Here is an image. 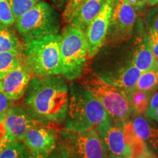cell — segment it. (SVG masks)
I'll use <instances>...</instances> for the list:
<instances>
[{"instance_id":"1","label":"cell","mask_w":158,"mask_h":158,"mask_svg":"<svg viewBox=\"0 0 158 158\" xmlns=\"http://www.w3.org/2000/svg\"><path fill=\"white\" fill-rule=\"evenodd\" d=\"M23 101L36 117L47 124L64 121L69 105V86L60 76L34 77L26 89Z\"/></svg>"},{"instance_id":"2","label":"cell","mask_w":158,"mask_h":158,"mask_svg":"<svg viewBox=\"0 0 158 158\" xmlns=\"http://www.w3.org/2000/svg\"><path fill=\"white\" fill-rule=\"evenodd\" d=\"M64 130L81 133L96 128L109 117L103 106L83 84L71 83Z\"/></svg>"},{"instance_id":"3","label":"cell","mask_w":158,"mask_h":158,"mask_svg":"<svg viewBox=\"0 0 158 158\" xmlns=\"http://www.w3.org/2000/svg\"><path fill=\"white\" fill-rule=\"evenodd\" d=\"M61 34H52L23 43V62L32 77L62 76Z\"/></svg>"},{"instance_id":"4","label":"cell","mask_w":158,"mask_h":158,"mask_svg":"<svg viewBox=\"0 0 158 158\" xmlns=\"http://www.w3.org/2000/svg\"><path fill=\"white\" fill-rule=\"evenodd\" d=\"M15 24L20 40L24 43L59 33L61 17L54 6L43 0L21 15Z\"/></svg>"},{"instance_id":"5","label":"cell","mask_w":158,"mask_h":158,"mask_svg":"<svg viewBox=\"0 0 158 158\" xmlns=\"http://www.w3.org/2000/svg\"><path fill=\"white\" fill-rule=\"evenodd\" d=\"M85 34L68 23L61 34L60 61L62 76L74 81L81 76L87 60Z\"/></svg>"},{"instance_id":"6","label":"cell","mask_w":158,"mask_h":158,"mask_svg":"<svg viewBox=\"0 0 158 158\" xmlns=\"http://www.w3.org/2000/svg\"><path fill=\"white\" fill-rule=\"evenodd\" d=\"M82 84L101 103L114 121L127 122L133 111L125 92L97 74L89 75Z\"/></svg>"},{"instance_id":"7","label":"cell","mask_w":158,"mask_h":158,"mask_svg":"<svg viewBox=\"0 0 158 158\" xmlns=\"http://www.w3.org/2000/svg\"><path fill=\"white\" fill-rule=\"evenodd\" d=\"M56 146L62 158H109L96 128L81 133L63 130Z\"/></svg>"},{"instance_id":"8","label":"cell","mask_w":158,"mask_h":158,"mask_svg":"<svg viewBox=\"0 0 158 158\" xmlns=\"http://www.w3.org/2000/svg\"><path fill=\"white\" fill-rule=\"evenodd\" d=\"M136 10L126 0H114L106 42L121 43L133 36L136 23Z\"/></svg>"},{"instance_id":"9","label":"cell","mask_w":158,"mask_h":158,"mask_svg":"<svg viewBox=\"0 0 158 158\" xmlns=\"http://www.w3.org/2000/svg\"><path fill=\"white\" fill-rule=\"evenodd\" d=\"M124 123L114 121L109 116L96 127L98 135L109 157L117 156L123 158L132 157L131 150L124 138Z\"/></svg>"},{"instance_id":"10","label":"cell","mask_w":158,"mask_h":158,"mask_svg":"<svg viewBox=\"0 0 158 158\" xmlns=\"http://www.w3.org/2000/svg\"><path fill=\"white\" fill-rule=\"evenodd\" d=\"M114 2V0L105 1L101 10L92 20L84 32L87 47L88 58H93L106 43L108 25L113 10Z\"/></svg>"},{"instance_id":"11","label":"cell","mask_w":158,"mask_h":158,"mask_svg":"<svg viewBox=\"0 0 158 158\" xmlns=\"http://www.w3.org/2000/svg\"><path fill=\"white\" fill-rule=\"evenodd\" d=\"M4 121L10 135L19 141H23L25 134L30 128L40 124H45L27 107L19 106H13L7 110Z\"/></svg>"},{"instance_id":"12","label":"cell","mask_w":158,"mask_h":158,"mask_svg":"<svg viewBox=\"0 0 158 158\" xmlns=\"http://www.w3.org/2000/svg\"><path fill=\"white\" fill-rule=\"evenodd\" d=\"M57 139L56 130L46 124H40L28 130L22 141L30 152L51 154L56 149Z\"/></svg>"},{"instance_id":"13","label":"cell","mask_w":158,"mask_h":158,"mask_svg":"<svg viewBox=\"0 0 158 158\" xmlns=\"http://www.w3.org/2000/svg\"><path fill=\"white\" fill-rule=\"evenodd\" d=\"M32 78V75L24 62H21L0 79V92L14 102L19 100L23 96L26 89Z\"/></svg>"},{"instance_id":"14","label":"cell","mask_w":158,"mask_h":158,"mask_svg":"<svg viewBox=\"0 0 158 158\" xmlns=\"http://www.w3.org/2000/svg\"><path fill=\"white\" fill-rule=\"evenodd\" d=\"M139 35L137 45L131 62L141 72L149 70L158 65V59L154 56L150 48L147 32L144 30L143 24L139 20Z\"/></svg>"},{"instance_id":"15","label":"cell","mask_w":158,"mask_h":158,"mask_svg":"<svg viewBox=\"0 0 158 158\" xmlns=\"http://www.w3.org/2000/svg\"><path fill=\"white\" fill-rule=\"evenodd\" d=\"M141 72L130 62L127 66L120 69L117 72L108 73L100 75L101 78L120 89L125 92V94L131 92L135 89L138 78Z\"/></svg>"},{"instance_id":"16","label":"cell","mask_w":158,"mask_h":158,"mask_svg":"<svg viewBox=\"0 0 158 158\" xmlns=\"http://www.w3.org/2000/svg\"><path fill=\"white\" fill-rule=\"evenodd\" d=\"M106 0H84L68 23L85 32L92 20L101 10Z\"/></svg>"},{"instance_id":"17","label":"cell","mask_w":158,"mask_h":158,"mask_svg":"<svg viewBox=\"0 0 158 158\" xmlns=\"http://www.w3.org/2000/svg\"><path fill=\"white\" fill-rule=\"evenodd\" d=\"M137 135L144 142L149 151L158 155V125L151 118L138 116L132 122Z\"/></svg>"},{"instance_id":"18","label":"cell","mask_w":158,"mask_h":158,"mask_svg":"<svg viewBox=\"0 0 158 158\" xmlns=\"http://www.w3.org/2000/svg\"><path fill=\"white\" fill-rule=\"evenodd\" d=\"M23 43L15 31L7 26L0 25V52L13 51L22 53Z\"/></svg>"},{"instance_id":"19","label":"cell","mask_w":158,"mask_h":158,"mask_svg":"<svg viewBox=\"0 0 158 158\" xmlns=\"http://www.w3.org/2000/svg\"><path fill=\"white\" fill-rule=\"evenodd\" d=\"M158 88V65L142 72L134 89L153 94Z\"/></svg>"},{"instance_id":"20","label":"cell","mask_w":158,"mask_h":158,"mask_svg":"<svg viewBox=\"0 0 158 158\" xmlns=\"http://www.w3.org/2000/svg\"><path fill=\"white\" fill-rule=\"evenodd\" d=\"M133 111L138 114L146 113L149 108L152 93L133 89L126 94Z\"/></svg>"},{"instance_id":"21","label":"cell","mask_w":158,"mask_h":158,"mask_svg":"<svg viewBox=\"0 0 158 158\" xmlns=\"http://www.w3.org/2000/svg\"><path fill=\"white\" fill-rule=\"evenodd\" d=\"M23 62L22 53L0 52V79Z\"/></svg>"},{"instance_id":"22","label":"cell","mask_w":158,"mask_h":158,"mask_svg":"<svg viewBox=\"0 0 158 158\" xmlns=\"http://www.w3.org/2000/svg\"><path fill=\"white\" fill-rule=\"evenodd\" d=\"M27 148L21 141H15L7 147L0 155V158H26Z\"/></svg>"},{"instance_id":"23","label":"cell","mask_w":158,"mask_h":158,"mask_svg":"<svg viewBox=\"0 0 158 158\" xmlns=\"http://www.w3.org/2000/svg\"><path fill=\"white\" fill-rule=\"evenodd\" d=\"M15 21L29 9L43 0H9Z\"/></svg>"},{"instance_id":"24","label":"cell","mask_w":158,"mask_h":158,"mask_svg":"<svg viewBox=\"0 0 158 158\" xmlns=\"http://www.w3.org/2000/svg\"><path fill=\"white\" fill-rule=\"evenodd\" d=\"M15 19L9 0H0V25L11 27Z\"/></svg>"},{"instance_id":"25","label":"cell","mask_w":158,"mask_h":158,"mask_svg":"<svg viewBox=\"0 0 158 158\" xmlns=\"http://www.w3.org/2000/svg\"><path fill=\"white\" fill-rule=\"evenodd\" d=\"M4 119L5 118L0 119V155L10 144L17 141L7 132Z\"/></svg>"},{"instance_id":"26","label":"cell","mask_w":158,"mask_h":158,"mask_svg":"<svg viewBox=\"0 0 158 158\" xmlns=\"http://www.w3.org/2000/svg\"><path fill=\"white\" fill-rule=\"evenodd\" d=\"M83 1L84 0H69L67 5L65 6L64 10L62 11V18L65 23H68L69 22Z\"/></svg>"},{"instance_id":"27","label":"cell","mask_w":158,"mask_h":158,"mask_svg":"<svg viewBox=\"0 0 158 158\" xmlns=\"http://www.w3.org/2000/svg\"><path fill=\"white\" fill-rule=\"evenodd\" d=\"M146 23L148 29H152L158 32V5L153 6L146 15Z\"/></svg>"},{"instance_id":"28","label":"cell","mask_w":158,"mask_h":158,"mask_svg":"<svg viewBox=\"0 0 158 158\" xmlns=\"http://www.w3.org/2000/svg\"><path fill=\"white\" fill-rule=\"evenodd\" d=\"M147 34L152 52L158 59V32L152 29H148Z\"/></svg>"},{"instance_id":"29","label":"cell","mask_w":158,"mask_h":158,"mask_svg":"<svg viewBox=\"0 0 158 158\" xmlns=\"http://www.w3.org/2000/svg\"><path fill=\"white\" fill-rule=\"evenodd\" d=\"M14 101L10 99L5 94L0 92V119L5 118L7 110L13 106Z\"/></svg>"},{"instance_id":"30","label":"cell","mask_w":158,"mask_h":158,"mask_svg":"<svg viewBox=\"0 0 158 158\" xmlns=\"http://www.w3.org/2000/svg\"><path fill=\"white\" fill-rule=\"evenodd\" d=\"M51 4L58 11L64 10L69 0H50Z\"/></svg>"},{"instance_id":"31","label":"cell","mask_w":158,"mask_h":158,"mask_svg":"<svg viewBox=\"0 0 158 158\" xmlns=\"http://www.w3.org/2000/svg\"><path fill=\"white\" fill-rule=\"evenodd\" d=\"M146 116L158 123V107L152 110H147L146 111Z\"/></svg>"},{"instance_id":"32","label":"cell","mask_w":158,"mask_h":158,"mask_svg":"<svg viewBox=\"0 0 158 158\" xmlns=\"http://www.w3.org/2000/svg\"><path fill=\"white\" fill-rule=\"evenodd\" d=\"M130 5H132L135 10L142 9L145 7L146 4L142 0H126Z\"/></svg>"},{"instance_id":"33","label":"cell","mask_w":158,"mask_h":158,"mask_svg":"<svg viewBox=\"0 0 158 158\" xmlns=\"http://www.w3.org/2000/svg\"><path fill=\"white\" fill-rule=\"evenodd\" d=\"M158 107V91L156 92L152 96L151 100H150L149 106L147 110H152Z\"/></svg>"},{"instance_id":"34","label":"cell","mask_w":158,"mask_h":158,"mask_svg":"<svg viewBox=\"0 0 158 158\" xmlns=\"http://www.w3.org/2000/svg\"><path fill=\"white\" fill-rule=\"evenodd\" d=\"M26 158H51L50 154H39L33 152H27Z\"/></svg>"},{"instance_id":"35","label":"cell","mask_w":158,"mask_h":158,"mask_svg":"<svg viewBox=\"0 0 158 158\" xmlns=\"http://www.w3.org/2000/svg\"><path fill=\"white\" fill-rule=\"evenodd\" d=\"M127 158H158V155H155L152 152H148L142 154L141 155L134 156V157H130Z\"/></svg>"},{"instance_id":"36","label":"cell","mask_w":158,"mask_h":158,"mask_svg":"<svg viewBox=\"0 0 158 158\" xmlns=\"http://www.w3.org/2000/svg\"><path fill=\"white\" fill-rule=\"evenodd\" d=\"M142 1L147 5L151 6V7L155 6L158 3V0H142Z\"/></svg>"},{"instance_id":"37","label":"cell","mask_w":158,"mask_h":158,"mask_svg":"<svg viewBox=\"0 0 158 158\" xmlns=\"http://www.w3.org/2000/svg\"><path fill=\"white\" fill-rule=\"evenodd\" d=\"M51 158H62V157H61L60 155L58 153V152H55L51 155Z\"/></svg>"},{"instance_id":"38","label":"cell","mask_w":158,"mask_h":158,"mask_svg":"<svg viewBox=\"0 0 158 158\" xmlns=\"http://www.w3.org/2000/svg\"><path fill=\"white\" fill-rule=\"evenodd\" d=\"M109 158H123V157H117V156H110Z\"/></svg>"}]
</instances>
